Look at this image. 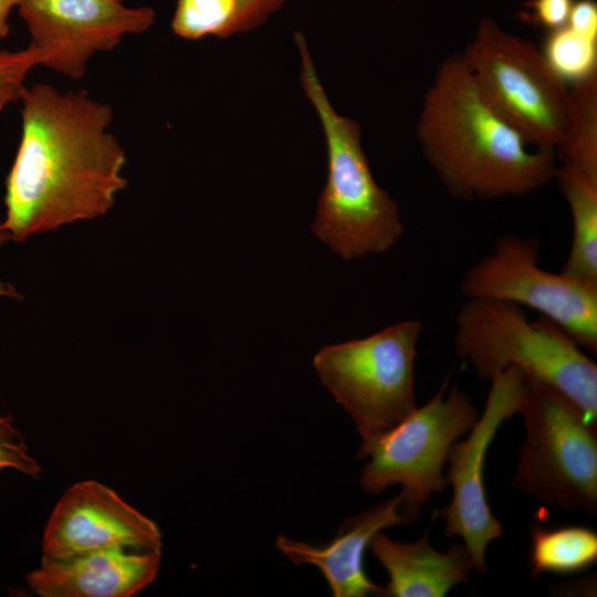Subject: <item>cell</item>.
Returning <instances> with one entry per match:
<instances>
[{
    "mask_svg": "<svg viewBox=\"0 0 597 597\" xmlns=\"http://www.w3.org/2000/svg\"><path fill=\"white\" fill-rule=\"evenodd\" d=\"M19 101L21 137L2 219L11 240L106 214L127 186L125 150L108 130L112 106L43 83L27 86Z\"/></svg>",
    "mask_w": 597,
    "mask_h": 597,
    "instance_id": "cell-1",
    "label": "cell"
},
{
    "mask_svg": "<svg viewBox=\"0 0 597 597\" xmlns=\"http://www.w3.org/2000/svg\"><path fill=\"white\" fill-rule=\"evenodd\" d=\"M416 133L428 164L458 199L523 196L552 180L556 168L554 150L530 149L484 102L461 53L438 67Z\"/></svg>",
    "mask_w": 597,
    "mask_h": 597,
    "instance_id": "cell-2",
    "label": "cell"
},
{
    "mask_svg": "<svg viewBox=\"0 0 597 597\" xmlns=\"http://www.w3.org/2000/svg\"><path fill=\"white\" fill-rule=\"evenodd\" d=\"M293 39L301 57V85L320 118L327 147V179L311 230L345 260L384 253L405 231L399 206L371 174L358 122L332 106L304 35L296 31Z\"/></svg>",
    "mask_w": 597,
    "mask_h": 597,
    "instance_id": "cell-3",
    "label": "cell"
},
{
    "mask_svg": "<svg viewBox=\"0 0 597 597\" xmlns=\"http://www.w3.org/2000/svg\"><path fill=\"white\" fill-rule=\"evenodd\" d=\"M454 347L480 378L514 368L563 395L597 426V365L546 318L530 321L516 305L467 298L455 317Z\"/></svg>",
    "mask_w": 597,
    "mask_h": 597,
    "instance_id": "cell-4",
    "label": "cell"
},
{
    "mask_svg": "<svg viewBox=\"0 0 597 597\" xmlns=\"http://www.w3.org/2000/svg\"><path fill=\"white\" fill-rule=\"evenodd\" d=\"M461 55L490 108L531 147L555 151L567 121L569 85L542 50L485 17Z\"/></svg>",
    "mask_w": 597,
    "mask_h": 597,
    "instance_id": "cell-5",
    "label": "cell"
},
{
    "mask_svg": "<svg viewBox=\"0 0 597 597\" xmlns=\"http://www.w3.org/2000/svg\"><path fill=\"white\" fill-rule=\"evenodd\" d=\"M422 324L406 320L364 338L323 345L313 366L348 413L362 442L390 429L416 405L415 362Z\"/></svg>",
    "mask_w": 597,
    "mask_h": 597,
    "instance_id": "cell-6",
    "label": "cell"
},
{
    "mask_svg": "<svg viewBox=\"0 0 597 597\" xmlns=\"http://www.w3.org/2000/svg\"><path fill=\"white\" fill-rule=\"evenodd\" d=\"M525 438L513 486L546 504L590 514L597 507V426L567 398L526 379Z\"/></svg>",
    "mask_w": 597,
    "mask_h": 597,
    "instance_id": "cell-7",
    "label": "cell"
},
{
    "mask_svg": "<svg viewBox=\"0 0 597 597\" xmlns=\"http://www.w3.org/2000/svg\"><path fill=\"white\" fill-rule=\"evenodd\" d=\"M446 379L431 399L390 429L360 442L366 460L359 481L368 493L400 484L411 510L420 513L430 498L446 488L444 463L451 446L479 417L469 396L454 386L446 396Z\"/></svg>",
    "mask_w": 597,
    "mask_h": 597,
    "instance_id": "cell-8",
    "label": "cell"
},
{
    "mask_svg": "<svg viewBox=\"0 0 597 597\" xmlns=\"http://www.w3.org/2000/svg\"><path fill=\"white\" fill-rule=\"evenodd\" d=\"M540 242L516 234L500 237L460 281L467 298L530 307L557 325L578 346L597 352V283L551 272L540 264Z\"/></svg>",
    "mask_w": 597,
    "mask_h": 597,
    "instance_id": "cell-9",
    "label": "cell"
},
{
    "mask_svg": "<svg viewBox=\"0 0 597 597\" xmlns=\"http://www.w3.org/2000/svg\"><path fill=\"white\" fill-rule=\"evenodd\" d=\"M490 391L469 436L455 441L449 451L447 483L451 484L450 503L440 512L444 533L459 536L473 561L474 568L485 572L489 544L501 537L503 527L493 515L486 498L483 469L488 449L501 425L519 413L526 395V378L506 368L490 379Z\"/></svg>",
    "mask_w": 597,
    "mask_h": 597,
    "instance_id": "cell-10",
    "label": "cell"
},
{
    "mask_svg": "<svg viewBox=\"0 0 597 597\" xmlns=\"http://www.w3.org/2000/svg\"><path fill=\"white\" fill-rule=\"evenodd\" d=\"M18 8L40 65L71 78L84 76L94 54L146 32L156 19L150 7L117 0H22Z\"/></svg>",
    "mask_w": 597,
    "mask_h": 597,
    "instance_id": "cell-11",
    "label": "cell"
},
{
    "mask_svg": "<svg viewBox=\"0 0 597 597\" xmlns=\"http://www.w3.org/2000/svg\"><path fill=\"white\" fill-rule=\"evenodd\" d=\"M157 524L114 490L86 480L56 503L42 538L44 556L63 558L107 548L160 551Z\"/></svg>",
    "mask_w": 597,
    "mask_h": 597,
    "instance_id": "cell-12",
    "label": "cell"
},
{
    "mask_svg": "<svg viewBox=\"0 0 597 597\" xmlns=\"http://www.w3.org/2000/svg\"><path fill=\"white\" fill-rule=\"evenodd\" d=\"M418 515L399 492L346 519L336 536L324 545L313 546L284 535L276 537L275 545L293 564L316 566L335 597L383 596L384 587L365 573V551L381 530L412 523Z\"/></svg>",
    "mask_w": 597,
    "mask_h": 597,
    "instance_id": "cell-13",
    "label": "cell"
},
{
    "mask_svg": "<svg viewBox=\"0 0 597 597\" xmlns=\"http://www.w3.org/2000/svg\"><path fill=\"white\" fill-rule=\"evenodd\" d=\"M160 551L107 548L54 558L27 576L30 589L42 597H129L157 576Z\"/></svg>",
    "mask_w": 597,
    "mask_h": 597,
    "instance_id": "cell-14",
    "label": "cell"
},
{
    "mask_svg": "<svg viewBox=\"0 0 597 597\" xmlns=\"http://www.w3.org/2000/svg\"><path fill=\"white\" fill-rule=\"evenodd\" d=\"M429 530L413 543L395 542L377 533L369 547L388 574L383 596L443 597L461 583L470 582L474 568L463 544L453 543L447 552L434 549Z\"/></svg>",
    "mask_w": 597,
    "mask_h": 597,
    "instance_id": "cell-15",
    "label": "cell"
},
{
    "mask_svg": "<svg viewBox=\"0 0 597 597\" xmlns=\"http://www.w3.org/2000/svg\"><path fill=\"white\" fill-rule=\"evenodd\" d=\"M553 179L572 217V242L562 271L597 283V176L559 166Z\"/></svg>",
    "mask_w": 597,
    "mask_h": 597,
    "instance_id": "cell-16",
    "label": "cell"
},
{
    "mask_svg": "<svg viewBox=\"0 0 597 597\" xmlns=\"http://www.w3.org/2000/svg\"><path fill=\"white\" fill-rule=\"evenodd\" d=\"M531 575H569L597 562V533L586 526H533L528 556Z\"/></svg>",
    "mask_w": 597,
    "mask_h": 597,
    "instance_id": "cell-17",
    "label": "cell"
},
{
    "mask_svg": "<svg viewBox=\"0 0 597 597\" xmlns=\"http://www.w3.org/2000/svg\"><path fill=\"white\" fill-rule=\"evenodd\" d=\"M555 153L562 166L597 176V73L569 85L567 121Z\"/></svg>",
    "mask_w": 597,
    "mask_h": 597,
    "instance_id": "cell-18",
    "label": "cell"
},
{
    "mask_svg": "<svg viewBox=\"0 0 597 597\" xmlns=\"http://www.w3.org/2000/svg\"><path fill=\"white\" fill-rule=\"evenodd\" d=\"M542 52L566 83L597 73V38L578 32L568 24L548 31Z\"/></svg>",
    "mask_w": 597,
    "mask_h": 597,
    "instance_id": "cell-19",
    "label": "cell"
},
{
    "mask_svg": "<svg viewBox=\"0 0 597 597\" xmlns=\"http://www.w3.org/2000/svg\"><path fill=\"white\" fill-rule=\"evenodd\" d=\"M237 11V0H178L171 28L187 40L228 38L232 35Z\"/></svg>",
    "mask_w": 597,
    "mask_h": 597,
    "instance_id": "cell-20",
    "label": "cell"
},
{
    "mask_svg": "<svg viewBox=\"0 0 597 597\" xmlns=\"http://www.w3.org/2000/svg\"><path fill=\"white\" fill-rule=\"evenodd\" d=\"M36 65L40 55L30 44L17 51L0 50V114L8 104L21 98L25 78Z\"/></svg>",
    "mask_w": 597,
    "mask_h": 597,
    "instance_id": "cell-21",
    "label": "cell"
},
{
    "mask_svg": "<svg viewBox=\"0 0 597 597\" xmlns=\"http://www.w3.org/2000/svg\"><path fill=\"white\" fill-rule=\"evenodd\" d=\"M14 469L25 475L39 479L42 468L30 455L21 432L14 427L11 415H0V470Z\"/></svg>",
    "mask_w": 597,
    "mask_h": 597,
    "instance_id": "cell-22",
    "label": "cell"
},
{
    "mask_svg": "<svg viewBox=\"0 0 597 597\" xmlns=\"http://www.w3.org/2000/svg\"><path fill=\"white\" fill-rule=\"evenodd\" d=\"M238 11L232 35L251 31L263 24L287 0H237Z\"/></svg>",
    "mask_w": 597,
    "mask_h": 597,
    "instance_id": "cell-23",
    "label": "cell"
},
{
    "mask_svg": "<svg viewBox=\"0 0 597 597\" xmlns=\"http://www.w3.org/2000/svg\"><path fill=\"white\" fill-rule=\"evenodd\" d=\"M574 2V0H531L526 7L531 10V20L551 31L567 24Z\"/></svg>",
    "mask_w": 597,
    "mask_h": 597,
    "instance_id": "cell-24",
    "label": "cell"
},
{
    "mask_svg": "<svg viewBox=\"0 0 597 597\" xmlns=\"http://www.w3.org/2000/svg\"><path fill=\"white\" fill-rule=\"evenodd\" d=\"M567 24L588 36L597 38V4L593 0L575 1Z\"/></svg>",
    "mask_w": 597,
    "mask_h": 597,
    "instance_id": "cell-25",
    "label": "cell"
},
{
    "mask_svg": "<svg viewBox=\"0 0 597 597\" xmlns=\"http://www.w3.org/2000/svg\"><path fill=\"white\" fill-rule=\"evenodd\" d=\"M9 241H11V235L4 228L2 219L0 218V249ZM0 297L20 300L22 295L12 284L0 280Z\"/></svg>",
    "mask_w": 597,
    "mask_h": 597,
    "instance_id": "cell-26",
    "label": "cell"
},
{
    "mask_svg": "<svg viewBox=\"0 0 597 597\" xmlns=\"http://www.w3.org/2000/svg\"><path fill=\"white\" fill-rule=\"evenodd\" d=\"M22 0H0V39L9 34V14L14 7H19Z\"/></svg>",
    "mask_w": 597,
    "mask_h": 597,
    "instance_id": "cell-27",
    "label": "cell"
},
{
    "mask_svg": "<svg viewBox=\"0 0 597 597\" xmlns=\"http://www.w3.org/2000/svg\"><path fill=\"white\" fill-rule=\"evenodd\" d=\"M117 1H121V2H123L124 0H117Z\"/></svg>",
    "mask_w": 597,
    "mask_h": 597,
    "instance_id": "cell-28",
    "label": "cell"
}]
</instances>
